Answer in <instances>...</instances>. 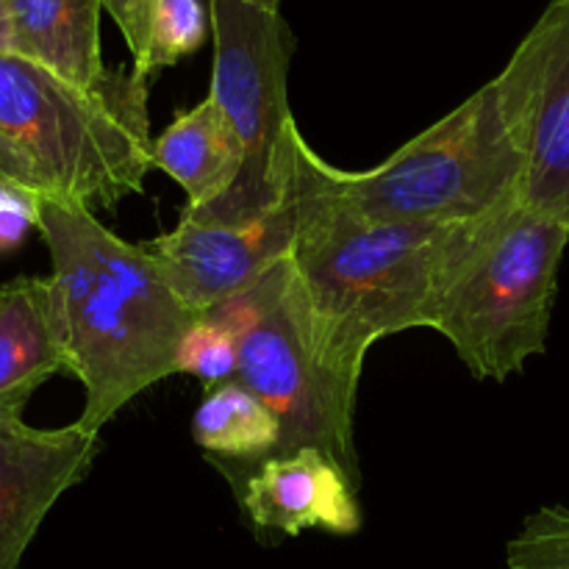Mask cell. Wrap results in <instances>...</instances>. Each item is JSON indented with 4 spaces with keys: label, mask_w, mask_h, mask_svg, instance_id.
<instances>
[{
    "label": "cell",
    "mask_w": 569,
    "mask_h": 569,
    "mask_svg": "<svg viewBox=\"0 0 569 569\" xmlns=\"http://www.w3.org/2000/svg\"><path fill=\"white\" fill-rule=\"evenodd\" d=\"M295 133L298 233L283 270V309L311 365L356 403L361 367L381 339L431 328L439 298L472 248L478 222H372L317 192Z\"/></svg>",
    "instance_id": "obj_1"
},
{
    "label": "cell",
    "mask_w": 569,
    "mask_h": 569,
    "mask_svg": "<svg viewBox=\"0 0 569 569\" xmlns=\"http://www.w3.org/2000/svg\"><path fill=\"white\" fill-rule=\"evenodd\" d=\"M37 231L53 264L72 376L83 387L76 422L100 433L144 389L178 376V353L198 315L148 244L117 237L87 206L44 194Z\"/></svg>",
    "instance_id": "obj_2"
},
{
    "label": "cell",
    "mask_w": 569,
    "mask_h": 569,
    "mask_svg": "<svg viewBox=\"0 0 569 569\" xmlns=\"http://www.w3.org/2000/svg\"><path fill=\"white\" fill-rule=\"evenodd\" d=\"M303 164L317 192L359 220L450 226L520 203L522 153L495 78L372 170L331 167L309 142Z\"/></svg>",
    "instance_id": "obj_3"
},
{
    "label": "cell",
    "mask_w": 569,
    "mask_h": 569,
    "mask_svg": "<svg viewBox=\"0 0 569 569\" xmlns=\"http://www.w3.org/2000/svg\"><path fill=\"white\" fill-rule=\"evenodd\" d=\"M150 83L114 67L98 92L17 53H0V133L26 156L50 198L111 209L144 192L153 170Z\"/></svg>",
    "instance_id": "obj_4"
},
{
    "label": "cell",
    "mask_w": 569,
    "mask_h": 569,
    "mask_svg": "<svg viewBox=\"0 0 569 569\" xmlns=\"http://www.w3.org/2000/svg\"><path fill=\"white\" fill-rule=\"evenodd\" d=\"M569 222L515 203L495 214L450 276L431 331L478 381H509L548 348Z\"/></svg>",
    "instance_id": "obj_5"
},
{
    "label": "cell",
    "mask_w": 569,
    "mask_h": 569,
    "mask_svg": "<svg viewBox=\"0 0 569 569\" xmlns=\"http://www.w3.org/2000/svg\"><path fill=\"white\" fill-rule=\"evenodd\" d=\"M209 98L228 114L244 150L231 192L187 217L211 226H248L276 209L292 183L295 117L289 111V61L295 33L281 11L244 0H211Z\"/></svg>",
    "instance_id": "obj_6"
},
{
    "label": "cell",
    "mask_w": 569,
    "mask_h": 569,
    "mask_svg": "<svg viewBox=\"0 0 569 569\" xmlns=\"http://www.w3.org/2000/svg\"><path fill=\"white\" fill-rule=\"evenodd\" d=\"M237 339V381L281 422V450L320 448L361 483L353 442L356 403L311 365L283 309L281 264L248 292L206 311Z\"/></svg>",
    "instance_id": "obj_7"
},
{
    "label": "cell",
    "mask_w": 569,
    "mask_h": 569,
    "mask_svg": "<svg viewBox=\"0 0 569 569\" xmlns=\"http://www.w3.org/2000/svg\"><path fill=\"white\" fill-rule=\"evenodd\" d=\"M495 81L522 153L520 203L569 222V0H550Z\"/></svg>",
    "instance_id": "obj_8"
},
{
    "label": "cell",
    "mask_w": 569,
    "mask_h": 569,
    "mask_svg": "<svg viewBox=\"0 0 569 569\" xmlns=\"http://www.w3.org/2000/svg\"><path fill=\"white\" fill-rule=\"evenodd\" d=\"M298 233V198L292 183L276 209L248 226H211L181 214L172 231L148 239L178 298L206 315L214 306L248 292L283 264Z\"/></svg>",
    "instance_id": "obj_9"
},
{
    "label": "cell",
    "mask_w": 569,
    "mask_h": 569,
    "mask_svg": "<svg viewBox=\"0 0 569 569\" xmlns=\"http://www.w3.org/2000/svg\"><path fill=\"white\" fill-rule=\"evenodd\" d=\"M98 450L100 433L78 422L33 428L0 420V569H20L48 511L89 476Z\"/></svg>",
    "instance_id": "obj_10"
},
{
    "label": "cell",
    "mask_w": 569,
    "mask_h": 569,
    "mask_svg": "<svg viewBox=\"0 0 569 569\" xmlns=\"http://www.w3.org/2000/svg\"><path fill=\"white\" fill-rule=\"evenodd\" d=\"M359 481L320 448L267 456L242 470V509L256 531L300 537L322 531L353 537L361 531Z\"/></svg>",
    "instance_id": "obj_11"
},
{
    "label": "cell",
    "mask_w": 569,
    "mask_h": 569,
    "mask_svg": "<svg viewBox=\"0 0 569 569\" xmlns=\"http://www.w3.org/2000/svg\"><path fill=\"white\" fill-rule=\"evenodd\" d=\"M72 376L70 348L53 281L20 276L0 287V420L22 409L53 376Z\"/></svg>",
    "instance_id": "obj_12"
},
{
    "label": "cell",
    "mask_w": 569,
    "mask_h": 569,
    "mask_svg": "<svg viewBox=\"0 0 569 569\" xmlns=\"http://www.w3.org/2000/svg\"><path fill=\"white\" fill-rule=\"evenodd\" d=\"M11 53L42 64L76 87L98 92L111 72L100 53L103 0H3Z\"/></svg>",
    "instance_id": "obj_13"
},
{
    "label": "cell",
    "mask_w": 569,
    "mask_h": 569,
    "mask_svg": "<svg viewBox=\"0 0 569 569\" xmlns=\"http://www.w3.org/2000/svg\"><path fill=\"white\" fill-rule=\"evenodd\" d=\"M244 150L226 111L206 94L153 139V167L187 192L183 211L217 203L242 176Z\"/></svg>",
    "instance_id": "obj_14"
},
{
    "label": "cell",
    "mask_w": 569,
    "mask_h": 569,
    "mask_svg": "<svg viewBox=\"0 0 569 569\" xmlns=\"http://www.w3.org/2000/svg\"><path fill=\"white\" fill-rule=\"evenodd\" d=\"M192 437L206 453L220 456L222 465L237 461L239 470L259 465L281 450L278 417L239 381L209 389L194 409Z\"/></svg>",
    "instance_id": "obj_15"
},
{
    "label": "cell",
    "mask_w": 569,
    "mask_h": 569,
    "mask_svg": "<svg viewBox=\"0 0 569 569\" xmlns=\"http://www.w3.org/2000/svg\"><path fill=\"white\" fill-rule=\"evenodd\" d=\"M211 31V14L200 0H156L150 14L148 50L133 76L142 81H153L161 70L176 67L178 61L203 48Z\"/></svg>",
    "instance_id": "obj_16"
},
{
    "label": "cell",
    "mask_w": 569,
    "mask_h": 569,
    "mask_svg": "<svg viewBox=\"0 0 569 569\" xmlns=\"http://www.w3.org/2000/svg\"><path fill=\"white\" fill-rule=\"evenodd\" d=\"M506 569H569V509L542 506L506 545Z\"/></svg>",
    "instance_id": "obj_17"
},
{
    "label": "cell",
    "mask_w": 569,
    "mask_h": 569,
    "mask_svg": "<svg viewBox=\"0 0 569 569\" xmlns=\"http://www.w3.org/2000/svg\"><path fill=\"white\" fill-rule=\"evenodd\" d=\"M237 370L239 350L233 333L214 317L200 315L178 353V376H192L214 389L220 383L237 381Z\"/></svg>",
    "instance_id": "obj_18"
},
{
    "label": "cell",
    "mask_w": 569,
    "mask_h": 569,
    "mask_svg": "<svg viewBox=\"0 0 569 569\" xmlns=\"http://www.w3.org/2000/svg\"><path fill=\"white\" fill-rule=\"evenodd\" d=\"M39 194L0 183V253L20 248L31 228H37Z\"/></svg>",
    "instance_id": "obj_19"
},
{
    "label": "cell",
    "mask_w": 569,
    "mask_h": 569,
    "mask_svg": "<svg viewBox=\"0 0 569 569\" xmlns=\"http://www.w3.org/2000/svg\"><path fill=\"white\" fill-rule=\"evenodd\" d=\"M153 3L156 0H103V11H109L111 20L120 28L122 39H126L128 50H131V67H137L144 59V50H148Z\"/></svg>",
    "instance_id": "obj_20"
},
{
    "label": "cell",
    "mask_w": 569,
    "mask_h": 569,
    "mask_svg": "<svg viewBox=\"0 0 569 569\" xmlns=\"http://www.w3.org/2000/svg\"><path fill=\"white\" fill-rule=\"evenodd\" d=\"M0 183L26 189V192L39 194V198L48 194V187H44V181L39 178V172L33 170L31 161H28L3 133H0Z\"/></svg>",
    "instance_id": "obj_21"
},
{
    "label": "cell",
    "mask_w": 569,
    "mask_h": 569,
    "mask_svg": "<svg viewBox=\"0 0 569 569\" xmlns=\"http://www.w3.org/2000/svg\"><path fill=\"white\" fill-rule=\"evenodd\" d=\"M0 53H11V28L3 0H0Z\"/></svg>",
    "instance_id": "obj_22"
},
{
    "label": "cell",
    "mask_w": 569,
    "mask_h": 569,
    "mask_svg": "<svg viewBox=\"0 0 569 569\" xmlns=\"http://www.w3.org/2000/svg\"><path fill=\"white\" fill-rule=\"evenodd\" d=\"M244 3L261 6V9H267V11H281V0H244Z\"/></svg>",
    "instance_id": "obj_23"
}]
</instances>
